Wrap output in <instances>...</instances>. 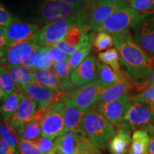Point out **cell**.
Wrapping results in <instances>:
<instances>
[{
  "instance_id": "cell-1",
  "label": "cell",
  "mask_w": 154,
  "mask_h": 154,
  "mask_svg": "<svg viewBox=\"0 0 154 154\" xmlns=\"http://www.w3.org/2000/svg\"><path fill=\"white\" fill-rule=\"evenodd\" d=\"M121 62L134 85L143 82L154 70V57L136 42L129 30L112 35Z\"/></svg>"
},
{
  "instance_id": "cell-2",
  "label": "cell",
  "mask_w": 154,
  "mask_h": 154,
  "mask_svg": "<svg viewBox=\"0 0 154 154\" xmlns=\"http://www.w3.org/2000/svg\"><path fill=\"white\" fill-rule=\"evenodd\" d=\"M82 126L86 136L99 150H104L116 133L114 125L92 109L84 114Z\"/></svg>"
},
{
  "instance_id": "cell-3",
  "label": "cell",
  "mask_w": 154,
  "mask_h": 154,
  "mask_svg": "<svg viewBox=\"0 0 154 154\" xmlns=\"http://www.w3.org/2000/svg\"><path fill=\"white\" fill-rule=\"evenodd\" d=\"M90 11L83 9L69 18L47 23L34 36L32 41L40 47L53 46L63 40L70 27L83 20H89Z\"/></svg>"
},
{
  "instance_id": "cell-4",
  "label": "cell",
  "mask_w": 154,
  "mask_h": 154,
  "mask_svg": "<svg viewBox=\"0 0 154 154\" xmlns=\"http://www.w3.org/2000/svg\"><path fill=\"white\" fill-rule=\"evenodd\" d=\"M65 106L66 103L63 95L50 106L41 123L42 136L56 139L64 134Z\"/></svg>"
},
{
  "instance_id": "cell-5",
  "label": "cell",
  "mask_w": 154,
  "mask_h": 154,
  "mask_svg": "<svg viewBox=\"0 0 154 154\" xmlns=\"http://www.w3.org/2000/svg\"><path fill=\"white\" fill-rule=\"evenodd\" d=\"M56 151L59 154H99L100 150L94 146L86 136L68 133L54 140Z\"/></svg>"
},
{
  "instance_id": "cell-6",
  "label": "cell",
  "mask_w": 154,
  "mask_h": 154,
  "mask_svg": "<svg viewBox=\"0 0 154 154\" xmlns=\"http://www.w3.org/2000/svg\"><path fill=\"white\" fill-rule=\"evenodd\" d=\"M133 103V96L129 93L113 101L106 103L97 102L92 107V109L99 112L116 127L121 129L126 113Z\"/></svg>"
},
{
  "instance_id": "cell-7",
  "label": "cell",
  "mask_w": 154,
  "mask_h": 154,
  "mask_svg": "<svg viewBox=\"0 0 154 154\" xmlns=\"http://www.w3.org/2000/svg\"><path fill=\"white\" fill-rule=\"evenodd\" d=\"M154 122V112L151 106L134 101L133 104L125 116L122 128L126 131L131 133L133 131H147Z\"/></svg>"
},
{
  "instance_id": "cell-8",
  "label": "cell",
  "mask_w": 154,
  "mask_h": 154,
  "mask_svg": "<svg viewBox=\"0 0 154 154\" xmlns=\"http://www.w3.org/2000/svg\"><path fill=\"white\" fill-rule=\"evenodd\" d=\"M81 11L61 0H44L38 6L36 22H52L69 18Z\"/></svg>"
},
{
  "instance_id": "cell-9",
  "label": "cell",
  "mask_w": 154,
  "mask_h": 154,
  "mask_svg": "<svg viewBox=\"0 0 154 154\" xmlns=\"http://www.w3.org/2000/svg\"><path fill=\"white\" fill-rule=\"evenodd\" d=\"M131 29L136 42L154 57V13H141L131 25Z\"/></svg>"
},
{
  "instance_id": "cell-10",
  "label": "cell",
  "mask_w": 154,
  "mask_h": 154,
  "mask_svg": "<svg viewBox=\"0 0 154 154\" xmlns=\"http://www.w3.org/2000/svg\"><path fill=\"white\" fill-rule=\"evenodd\" d=\"M141 13L128 7L117 11L102 23L97 32H106L111 35L129 30L131 25Z\"/></svg>"
},
{
  "instance_id": "cell-11",
  "label": "cell",
  "mask_w": 154,
  "mask_h": 154,
  "mask_svg": "<svg viewBox=\"0 0 154 154\" xmlns=\"http://www.w3.org/2000/svg\"><path fill=\"white\" fill-rule=\"evenodd\" d=\"M105 90L99 83H94L77 88L68 96L76 106L86 113L99 101Z\"/></svg>"
},
{
  "instance_id": "cell-12",
  "label": "cell",
  "mask_w": 154,
  "mask_h": 154,
  "mask_svg": "<svg viewBox=\"0 0 154 154\" xmlns=\"http://www.w3.org/2000/svg\"><path fill=\"white\" fill-rule=\"evenodd\" d=\"M71 81L77 88L99 83V70L96 58L88 56L71 73Z\"/></svg>"
},
{
  "instance_id": "cell-13",
  "label": "cell",
  "mask_w": 154,
  "mask_h": 154,
  "mask_svg": "<svg viewBox=\"0 0 154 154\" xmlns=\"http://www.w3.org/2000/svg\"><path fill=\"white\" fill-rule=\"evenodd\" d=\"M19 91L35 101L38 110H48L50 106L59 98L54 92L36 82L21 88Z\"/></svg>"
},
{
  "instance_id": "cell-14",
  "label": "cell",
  "mask_w": 154,
  "mask_h": 154,
  "mask_svg": "<svg viewBox=\"0 0 154 154\" xmlns=\"http://www.w3.org/2000/svg\"><path fill=\"white\" fill-rule=\"evenodd\" d=\"M5 29L9 49L16 44L32 40L41 29L38 24L19 21H16L9 27Z\"/></svg>"
},
{
  "instance_id": "cell-15",
  "label": "cell",
  "mask_w": 154,
  "mask_h": 154,
  "mask_svg": "<svg viewBox=\"0 0 154 154\" xmlns=\"http://www.w3.org/2000/svg\"><path fill=\"white\" fill-rule=\"evenodd\" d=\"M37 110L38 105L36 102L21 92L20 104L9 124L17 133L19 129L33 120Z\"/></svg>"
},
{
  "instance_id": "cell-16",
  "label": "cell",
  "mask_w": 154,
  "mask_h": 154,
  "mask_svg": "<svg viewBox=\"0 0 154 154\" xmlns=\"http://www.w3.org/2000/svg\"><path fill=\"white\" fill-rule=\"evenodd\" d=\"M66 106L64 111V134L68 133L82 134L86 136L82 126L85 112L76 106L66 94L63 95Z\"/></svg>"
},
{
  "instance_id": "cell-17",
  "label": "cell",
  "mask_w": 154,
  "mask_h": 154,
  "mask_svg": "<svg viewBox=\"0 0 154 154\" xmlns=\"http://www.w3.org/2000/svg\"><path fill=\"white\" fill-rule=\"evenodd\" d=\"M128 7H129L128 4L124 1L95 7L90 11V18L86 25L88 31H91V33L96 32L102 23L111 15L121 9Z\"/></svg>"
},
{
  "instance_id": "cell-18",
  "label": "cell",
  "mask_w": 154,
  "mask_h": 154,
  "mask_svg": "<svg viewBox=\"0 0 154 154\" xmlns=\"http://www.w3.org/2000/svg\"><path fill=\"white\" fill-rule=\"evenodd\" d=\"M39 47L40 46H38L32 40L14 44L9 49L6 57V65H22L23 63L34 53V51Z\"/></svg>"
},
{
  "instance_id": "cell-19",
  "label": "cell",
  "mask_w": 154,
  "mask_h": 154,
  "mask_svg": "<svg viewBox=\"0 0 154 154\" xmlns=\"http://www.w3.org/2000/svg\"><path fill=\"white\" fill-rule=\"evenodd\" d=\"M35 82L59 95L66 94L60 79L53 69L36 70L34 72Z\"/></svg>"
},
{
  "instance_id": "cell-20",
  "label": "cell",
  "mask_w": 154,
  "mask_h": 154,
  "mask_svg": "<svg viewBox=\"0 0 154 154\" xmlns=\"http://www.w3.org/2000/svg\"><path fill=\"white\" fill-rule=\"evenodd\" d=\"M60 79L64 88L66 95L72 94L76 90L74 84L71 81V71L69 64V57L55 61L52 69Z\"/></svg>"
},
{
  "instance_id": "cell-21",
  "label": "cell",
  "mask_w": 154,
  "mask_h": 154,
  "mask_svg": "<svg viewBox=\"0 0 154 154\" xmlns=\"http://www.w3.org/2000/svg\"><path fill=\"white\" fill-rule=\"evenodd\" d=\"M97 66L99 70V84L106 89L126 79L124 76L119 74L111 67L101 61L97 60Z\"/></svg>"
},
{
  "instance_id": "cell-22",
  "label": "cell",
  "mask_w": 154,
  "mask_h": 154,
  "mask_svg": "<svg viewBox=\"0 0 154 154\" xmlns=\"http://www.w3.org/2000/svg\"><path fill=\"white\" fill-rule=\"evenodd\" d=\"M134 87V83L131 82L129 80L126 79L119 84L106 89L104 92L102 94L101 98L98 102L106 103V102L116 101L126 94H129Z\"/></svg>"
},
{
  "instance_id": "cell-23",
  "label": "cell",
  "mask_w": 154,
  "mask_h": 154,
  "mask_svg": "<svg viewBox=\"0 0 154 154\" xmlns=\"http://www.w3.org/2000/svg\"><path fill=\"white\" fill-rule=\"evenodd\" d=\"M131 140L130 133L119 129L109 141L108 149L111 154H127L129 151Z\"/></svg>"
},
{
  "instance_id": "cell-24",
  "label": "cell",
  "mask_w": 154,
  "mask_h": 154,
  "mask_svg": "<svg viewBox=\"0 0 154 154\" xmlns=\"http://www.w3.org/2000/svg\"><path fill=\"white\" fill-rule=\"evenodd\" d=\"M5 66L8 69L13 80L14 81L18 89L35 82L34 72L31 69L26 68L23 65H19V66L5 65Z\"/></svg>"
},
{
  "instance_id": "cell-25",
  "label": "cell",
  "mask_w": 154,
  "mask_h": 154,
  "mask_svg": "<svg viewBox=\"0 0 154 154\" xmlns=\"http://www.w3.org/2000/svg\"><path fill=\"white\" fill-rule=\"evenodd\" d=\"M151 137L145 130L134 131L128 154H150L149 147Z\"/></svg>"
},
{
  "instance_id": "cell-26",
  "label": "cell",
  "mask_w": 154,
  "mask_h": 154,
  "mask_svg": "<svg viewBox=\"0 0 154 154\" xmlns=\"http://www.w3.org/2000/svg\"><path fill=\"white\" fill-rule=\"evenodd\" d=\"M21 101V92L15 91L2 102L1 106V115L5 122L9 124L18 110Z\"/></svg>"
},
{
  "instance_id": "cell-27",
  "label": "cell",
  "mask_w": 154,
  "mask_h": 154,
  "mask_svg": "<svg viewBox=\"0 0 154 154\" xmlns=\"http://www.w3.org/2000/svg\"><path fill=\"white\" fill-rule=\"evenodd\" d=\"M17 85L9 74L5 65L0 67V98L1 101H5L11 94L17 91Z\"/></svg>"
},
{
  "instance_id": "cell-28",
  "label": "cell",
  "mask_w": 154,
  "mask_h": 154,
  "mask_svg": "<svg viewBox=\"0 0 154 154\" xmlns=\"http://www.w3.org/2000/svg\"><path fill=\"white\" fill-rule=\"evenodd\" d=\"M19 140L25 139L36 142V140L42 137V131L41 123L34 120H32L26 124L23 128L17 132Z\"/></svg>"
},
{
  "instance_id": "cell-29",
  "label": "cell",
  "mask_w": 154,
  "mask_h": 154,
  "mask_svg": "<svg viewBox=\"0 0 154 154\" xmlns=\"http://www.w3.org/2000/svg\"><path fill=\"white\" fill-rule=\"evenodd\" d=\"M100 61L111 67L116 72L121 76H124L121 70L120 54L116 48H111L106 51L100 52L98 54Z\"/></svg>"
},
{
  "instance_id": "cell-30",
  "label": "cell",
  "mask_w": 154,
  "mask_h": 154,
  "mask_svg": "<svg viewBox=\"0 0 154 154\" xmlns=\"http://www.w3.org/2000/svg\"><path fill=\"white\" fill-rule=\"evenodd\" d=\"M90 42H92L96 50L99 51H106L114 45L112 35L103 32L90 34Z\"/></svg>"
},
{
  "instance_id": "cell-31",
  "label": "cell",
  "mask_w": 154,
  "mask_h": 154,
  "mask_svg": "<svg viewBox=\"0 0 154 154\" xmlns=\"http://www.w3.org/2000/svg\"><path fill=\"white\" fill-rule=\"evenodd\" d=\"M54 61L51 55L44 49L43 47H40L36 51L33 71L34 72L36 70L51 69L54 66Z\"/></svg>"
},
{
  "instance_id": "cell-32",
  "label": "cell",
  "mask_w": 154,
  "mask_h": 154,
  "mask_svg": "<svg viewBox=\"0 0 154 154\" xmlns=\"http://www.w3.org/2000/svg\"><path fill=\"white\" fill-rule=\"evenodd\" d=\"M0 135H1L2 139H3L6 143L18 151L19 144V136L10 126V124L5 121L2 123L0 126Z\"/></svg>"
},
{
  "instance_id": "cell-33",
  "label": "cell",
  "mask_w": 154,
  "mask_h": 154,
  "mask_svg": "<svg viewBox=\"0 0 154 154\" xmlns=\"http://www.w3.org/2000/svg\"><path fill=\"white\" fill-rule=\"evenodd\" d=\"M92 49L91 44H88L85 47L81 48L74 54L69 57V64L71 71L74 70L77 66H79L83 61L89 56Z\"/></svg>"
},
{
  "instance_id": "cell-34",
  "label": "cell",
  "mask_w": 154,
  "mask_h": 154,
  "mask_svg": "<svg viewBox=\"0 0 154 154\" xmlns=\"http://www.w3.org/2000/svg\"><path fill=\"white\" fill-rule=\"evenodd\" d=\"M129 5L139 12L154 13V0H131Z\"/></svg>"
},
{
  "instance_id": "cell-35",
  "label": "cell",
  "mask_w": 154,
  "mask_h": 154,
  "mask_svg": "<svg viewBox=\"0 0 154 154\" xmlns=\"http://www.w3.org/2000/svg\"><path fill=\"white\" fill-rule=\"evenodd\" d=\"M18 152L19 154H44L38 149L34 142L25 139L19 140Z\"/></svg>"
},
{
  "instance_id": "cell-36",
  "label": "cell",
  "mask_w": 154,
  "mask_h": 154,
  "mask_svg": "<svg viewBox=\"0 0 154 154\" xmlns=\"http://www.w3.org/2000/svg\"><path fill=\"white\" fill-rule=\"evenodd\" d=\"M34 143L38 147V149L44 154H50L57 152L56 151L55 142H54L53 139H51V138L42 136Z\"/></svg>"
},
{
  "instance_id": "cell-37",
  "label": "cell",
  "mask_w": 154,
  "mask_h": 154,
  "mask_svg": "<svg viewBox=\"0 0 154 154\" xmlns=\"http://www.w3.org/2000/svg\"><path fill=\"white\" fill-rule=\"evenodd\" d=\"M15 22H16V19L11 16L10 13L1 4L0 5V25H1V27H9Z\"/></svg>"
},
{
  "instance_id": "cell-38",
  "label": "cell",
  "mask_w": 154,
  "mask_h": 154,
  "mask_svg": "<svg viewBox=\"0 0 154 154\" xmlns=\"http://www.w3.org/2000/svg\"><path fill=\"white\" fill-rule=\"evenodd\" d=\"M53 46L54 47H57V49H59L60 51H61L64 54H66L68 57H69V56L72 55L73 54H74L76 51H78L79 49H80L81 48L85 47L86 45L78 46V47H72V46L69 45L68 44L66 43V42H64V40H61V41L57 42V44H55Z\"/></svg>"
},
{
  "instance_id": "cell-39",
  "label": "cell",
  "mask_w": 154,
  "mask_h": 154,
  "mask_svg": "<svg viewBox=\"0 0 154 154\" xmlns=\"http://www.w3.org/2000/svg\"><path fill=\"white\" fill-rule=\"evenodd\" d=\"M9 49L8 41L5 33V29L1 27L0 29V52H1V59L6 58Z\"/></svg>"
},
{
  "instance_id": "cell-40",
  "label": "cell",
  "mask_w": 154,
  "mask_h": 154,
  "mask_svg": "<svg viewBox=\"0 0 154 154\" xmlns=\"http://www.w3.org/2000/svg\"><path fill=\"white\" fill-rule=\"evenodd\" d=\"M154 86V70L153 72L150 74L149 77L146 79L143 82L139 83V84L134 85V87H136V90L140 93L144 90L147 89L150 87Z\"/></svg>"
},
{
  "instance_id": "cell-41",
  "label": "cell",
  "mask_w": 154,
  "mask_h": 154,
  "mask_svg": "<svg viewBox=\"0 0 154 154\" xmlns=\"http://www.w3.org/2000/svg\"><path fill=\"white\" fill-rule=\"evenodd\" d=\"M43 47L51 55V57H52L54 61L62 59V58L68 57V56L66 54L62 52V51H60L59 49H57V47H54V46H45V47Z\"/></svg>"
},
{
  "instance_id": "cell-42",
  "label": "cell",
  "mask_w": 154,
  "mask_h": 154,
  "mask_svg": "<svg viewBox=\"0 0 154 154\" xmlns=\"http://www.w3.org/2000/svg\"><path fill=\"white\" fill-rule=\"evenodd\" d=\"M17 150L11 147L8 143H7L3 139L0 140V154H18Z\"/></svg>"
},
{
  "instance_id": "cell-43",
  "label": "cell",
  "mask_w": 154,
  "mask_h": 154,
  "mask_svg": "<svg viewBox=\"0 0 154 154\" xmlns=\"http://www.w3.org/2000/svg\"><path fill=\"white\" fill-rule=\"evenodd\" d=\"M69 5L73 6V7H76L79 10H83V9H86V4L85 0H61Z\"/></svg>"
},
{
  "instance_id": "cell-44",
  "label": "cell",
  "mask_w": 154,
  "mask_h": 154,
  "mask_svg": "<svg viewBox=\"0 0 154 154\" xmlns=\"http://www.w3.org/2000/svg\"><path fill=\"white\" fill-rule=\"evenodd\" d=\"M120 1L129 2V0H98L96 7H97V6H100V5H109V4L116 3Z\"/></svg>"
},
{
  "instance_id": "cell-45",
  "label": "cell",
  "mask_w": 154,
  "mask_h": 154,
  "mask_svg": "<svg viewBox=\"0 0 154 154\" xmlns=\"http://www.w3.org/2000/svg\"><path fill=\"white\" fill-rule=\"evenodd\" d=\"M98 0H85L86 7L88 11H91L96 7V3H97Z\"/></svg>"
},
{
  "instance_id": "cell-46",
  "label": "cell",
  "mask_w": 154,
  "mask_h": 154,
  "mask_svg": "<svg viewBox=\"0 0 154 154\" xmlns=\"http://www.w3.org/2000/svg\"><path fill=\"white\" fill-rule=\"evenodd\" d=\"M150 154H154V134L151 135V141L149 147Z\"/></svg>"
},
{
  "instance_id": "cell-47",
  "label": "cell",
  "mask_w": 154,
  "mask_h": 154,
  "mask_svg": "<svg viewBox=\"0 0 154 154\" xmlns=\"http://www.w3.org/2000/svg\"><path fill=\"white\" fill-rule=\"evenodd\" d=\"M147 131L149 134H150V135H153L154 134V126H151L149 127V128L147 129Z\"/></svg>"
},
{
  "instance_id": "cell-48",
  "label": "cell",
  "mask_w": 154,
  "mask_h": 154,
  "mask_svg": "<svg viewBox=\"0 0 154 154\" xmlns=\"http://www.w3.org/2000/svg\"><path fill=\"white\" fill-rule=\"evenodd\" d=\"M151 106L152 109H153V112H154V101H153V102H152L151 104Z\"/></svg>"
},
{
  "instance_id": "cell-49",
  "label": "cell",
  "mask_w": 154,
  "mask_h": 154,
  "mask_svg": "<svg viewBox=\"0 0 154 154\" xmlns=\"http://www.w3.org/2000/svg\"><path fill=\"white\" fill-rule=\"evenodd\" d=\"M50 154H59L58 153H57V152H54V153H50Z\"/></svg>"
},
{
  "instance_id": "cell-50",
  "label": "cell",
  "mask_w": 154,
  "mask_h": 154,
  "mask_svg": "<svg viewBox=\"0 0 154 154\" xmlns=\"http://www.w3.org/2000/svg\"><path fill=\"white\" fill-rule=\"evenodd\" d=\"M99 154H101V152H100V153H99Z\"/></svg>"
},
{
  "instance_id": "cell-51",
  "label": "cell",
  "mask_w": 154,
  "mask_h": 154,
  "mask_svg": "<svg viewBox=\"0 0 154 154\" xmlns=\"http://www.w3.org/2000/svg\"><path fill=\"white\" fill-rule=\"evenodd\" d=\"M153 126H154V122H153Z\"/></svg>"
},
{
  "instance_id": "cell-52",
  "label": "cell",
  "mask_w": 154,
  "mask_h": 154,
  "mask_svg": "<svg viewBox=\"0 0 154 154\" xmlns=\"http://www.w3.org/2000/svg\"><path fill=\"white\" fill-rule=\"evenodd\" d=\"M130 1H131V0H129V2H130Z\"/></svg>"
},
{
  "instance_id": "cell-53",
  "label": "cell",
  "mask_w": 154,
  "mask_h": 154,
  "mask_svg": "<svg viewBox=\"0 0 154 154\" xmlns=\"http://www.w3.org/2000/svg\"><path fill=\"white\" fill-rule=\"evenodd\" d=\"M18 154H19V153H18Z\"/></svg>"
}]
</instances>
